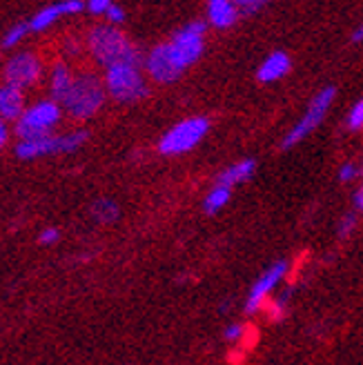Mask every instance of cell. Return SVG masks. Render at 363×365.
Listing matches in <instances>:
<instances>
[{
	"instance_id": "d4e9b609",
	"label": "cell",
	"mask_w": 363,
	"mask_h": 365,
	"mask_svg": "<svg viewBox=\"0 0 363 365\" xmlns=\"http://www.w3.org/2000/svg\"><path fill=\"white\" fill-rule=\"evenodd\" d=\"M243 325H239V323H232V325H227L225 327V341H232V343H237V341H241L243 339Z\"/></svg>"
},
{
	"instance_id": "5b68a950",
	"label": "cell",
	"mask_w": 363,
	"mask_h": 365,
	"mask_svg": "<svg viewBox=\"0 0 363 365\" xmlns=\"http://www.w3.org/2000/svg\"><path fill=\"white\" fill-rule=\"evenodd\" d=\"M61 120V105L56 101H39L25 109V114L16 123V134L21 140L49 136V132Z\"/></svg>"
},
{
	"instance_id": "44dd1931",
	"label": "cell",
	"mask_w": 363,
	"mask_h": 365,
	"mask_svg": "<svg viewBox=\"0 0 363 365\" xmlns=\"http://www.w3.org/2000/svg\"><path fill=\"white\" fill-rule=\"evenodd\" d=\"M29 31H31V29H29V23H16V25L5 34L3 47H14L16 43H21Z\"/></svg>"
},
{
	"instance_id": "7c38bea8",
	"label": "cell",
	"mask_w": 363,
	"mask_h": 365,
	"mask_svg": "<svg viewBox=\"0 0 363 365\" xmlns=\"http://www.w3.org/2000/svg\"><path fill=\"white\" fill-rule=\"evenodd\" d=\"M85 5L81 3V0H67V3L43 7L39 14H34V18L29 21V29L31 31H43V29H47V27H51L53 23H56L61 16H65V14H76Z\"/></svg>"
},
{
	"instance_id": "5bb4252c",
	"label": "cell",
	"mask_w": 363,
	"mask_h": 365,
	"mask_svg": "<svg viewBox=\"0 0 363 365\" xmlns=\"http://www.w3.org/2000/svg\"><path fill=\"white\" fill-rule=\"evenodd\" d=\"M239 7L237 3H230V0H210L208 3V21L216 29H227L239 21Z\"/></svg>"
},
{
	"instance_id": "ac0fdd59",
	"label": "cell",
	"mask_w": 363,
	"mask_h": 365,
	"mask_svg": "<svg viewBox=\"0 0 363 365\" xmlns=\"http://www.w3.org/2000/svg\"><path fill=\"white\" fill-rule=\"evenodd\" d=\"M227 200H230V190L223 187V185H216L208 192L205 200H203V210L208 214H216V212H221L225 205H227Z\"/></svg>"
},
{
	"instance_id": "ffe728a7",
	"label": "cell",
	"mask_w": 363,
	"mask_h": 365,
	"mask_svg": "<svg viewBox=\"0 0 363 365\" xmlns=\"http://www.w3.org/2000/svg\"><path fill=\"white\" fill-rule=\"evenodd\" d=\"M85 140H87V132L85 130H76V132H69V134L61 136V154L76 152L78 148H83Z\"/></svg>"
},
{
	"instance_id": "4fadbf2b",
	"label": "cell",
	"mask_w": 363,
	"mask_h": 365,
	"mask_svg": "<svg viewBox=\"0 0 363 365\" xmlns=\"http://www.w3.org/2000/svg\"><path fill=\"white\" fill-rule=\"evenodd\" d=\"M25 114V96L23 89L5 83L0 87V118L3 120H16Z\"/></svg>"
},
{
	"instance_id": "cb8c5ba5",
	"label": "cell",
	"mask_w": 363,
	"mask_h": 365,
	"mask_svg": "<svg viewBox=\"0 0 363 365\" xmlns=\"http://www.w3.org/2000/svg\"><path fill=\"white\" fill-rule=\"evenodd\" d=\"M105 18L110 21V25L116 27V25H121V23L125 21V11H123V7H118V5L112 3V7L107 9V14H105Z\"/></svg>"
},
{
	"instance_id": "e0dca14e",
	"label": "cell",
	"mask_w": 363,
	"mask_h": 365,
	"mask_svg": "<svg viewBox=\"0 0 363 365\" xmlns=\"http://www.w3.org/2000/svg\"><path fill=\"white\" fill-rule=\"evenodd\" d=\"M254 168H257V163H254L252 158H245V160H239L234 163V165H230L225 172L219 174V178H216V185H223V187H232V185H239V182H245L252 174H254Z\"/></svg>"
},
{
	"instance_id": "4316f807",
	"label": "cell",
	"mask_w": 363,
	"mask_h": 365,
	"mask_svg": "<svg viewBox=\"0 0 363 365\" xmlns=\"http://www.w3.org/2000/svg\"><path fill=\"white\" fill-rule=\"evenodd\" d=\"M61 239V232L56 227H45L41 232V243L43 245H51V243H56Z\"/></svg>"
},
{
	"instance_id": "83f0119b",
	"label": "cell",
	"mask_w": 363,
	"mask_h": 365,
	"mask_svg": "<svg viewBox=\"0 0 363 365\" xmlns=\"http://www.w3.org/2000/svg\"><path fill=\"white\" fill-rule=\"evenodd\" d=\"M237 7L241 14H254L263 7V3H257V0H241V3H237Z\"/></svg>"
},
{
	"instance_id": "603a6c76",
	"label": "cell",
	"mask_w": 363,
	"mask_h": 365,
	"mask_svg": "<svg viewBox=\"0 0 363 365\" xmlns=\"http://www.w3.org/2000/svg\"><path fill=\"white\" fill-rule=\"evenodd\" d=\"M290 294H292V289L287 287V289L283 292V294H281L275 303H272V307H270V309H272V312H270V317H272V319H281V314L285 312V305H287Z\"/></svg>"
},
{
	"instance_id": "8992f818",
	"label": "cell",
	"mask_w": 363,
	"mask_h": 365,
	"mask_svg": "<svg viewBox=\"0 0 363 365\" xmlns=\"http://www.w3.org/2000/svg\"><path fill=\"white\" fill-rule=\"evenodd\" d=\"M165 45L172 53L174 63L185 71L190 65H194L201 58V53L205 49V25L198 21L188 23L185 27H180L172 36V41Z\"/></svg>"
},
{
	"instance_id": "f546056e",
	"label": "cell",
	"mask_w": 363,
	"mask_h": 365,
	"mask_svg": "<svg viewBox=\"0 0 363 365\" xmlns=\"http://www.w3.org/2000/svg\"><path fill=\"white\" fill-rule=\"evenodd\" d=\"M7 140H9V130H7V123H5L3 118H0V150L5 148Z\"/></svg>"
},
{
	"instance_id": "8fae6325",
	"label": "cell",
	"mask_w": 363,
	"mask_h": 365,
	"mask_svg": "<svg viewBox=\"0 0 363 365\" xmlns=\"http://www.w3.org/2000/svg\"><path fill=\"white\" fill-rule=\"evenodd\" d=\"M49 154H61V136H39V138H29L21 140L16 145V156L23 160H34L41 156Z\"/></svg>"
},
{
	"instance_id": "7a4b0ae2",
	"label": "cell",
	"mask_w": 363,
	"mask_h": 365,
	"mask_svg": "<svg viewBox=\"0 0 363 365\" xmlns=\"http://www.w3.org/2000/svg\"><path fill=\"white\" fill-rule=\"evenodd\" d=\"M105 83H101L98 76L94 74H81L74 78L69 94L61 103L65 107V112L71 114L74 118H89L94 116L105 103Z\"/></svg>"
},
{
	"instance_id": "7402d4cb",
	"label": "cell",
	"mask_w": 363,
	"mask_h": 365,
	"mask_svg": "<svg viewBox=\"0 0 363 365\" xmlns=\"http://www.w3.org/2000/svg\"><path fill=\"white\" fill-rule=\"evenodd\" d=\"M348 127L354 132V130H361L363 127V98L359 103H354V107L350 109L348 114Z\"/></svg>"
},
{
	"instance_id": "277c9868",
	"label": "cell",
	"mask_w": 363,
	"mask_h": 365,
	"mask_svg": "<svg viewBox=\"0 0 363 365\" xmlns=\"http://www.w3.org/2000/svg\"><path fill=\"white\" fill-rule=\"evenodd\" d=\"M208 130H210V120L203 116H192V118L180 120L172 130L163 134V138L158 140V152L168 156L185 154L205 138Z\"/></svg>"
},
{
	"instance_id": "1f68e13d",
	"label": "cell",
	"mask_w": 363,
	"mask_h": 365,
	"mask_svg": "<svg viewBox=\"0 0 363 365\" xmlns=\"http://www.w3.org/2000/svg\"><path fill=\"white\" fill-rule=\"evenodd\" d=\"M352 43H363V23L352 31Z\"/></svg>"
},
{
	"instance_id": "52a82bcc",
	"label": "cell",
	"mask_w": 363,
	"mask_h": 365,
	"mask_svg": "<svg viewBox=\"0 0 363 365\" xmlns=\"http://www.w3.org/2000/svg\"><path fill=\"white\" fill-rule=\"evenodd\" d=\"M332 101H334V87L321 89L319 94L310 101V105H307V109H305V114L301 116V120L283 138V148H292V145L301 143L312 130H317L319 123L323 120V116L328 114Z\"/></svg>"
},
{
	"instance_id": "d6986e66",
	"label": "cell",
	"mask_w": 363,
	"mask_h": 365,
	"mask_svg": "<svg viewBox=\"0 0 363 365\" xmlns=\"http://www.w3.org/2000/svg\"><path fill=\"white\" fill-rule=\"evenodd\" d=\"M92 216L96 218L98 223H112L118 218V205L110 198H101L92 205Z\"/></svg>"
},
{
	"instance_id": "9a60e30c",
	"label": "cell",
	"mask_w": 363,
	"mask_h": 365,
	"mask_svg": "<svg viewBox=\"0 0 363 365\" xmlns=\"http://www.w3.org/2000/svg\"><path fill=\"white\" fill-rule=\"evenodd\" d=\"M290 67H292V61L285 51H272L270 56L261 63V67L257 69V78L261 83H275L279 78H283Z\"/></svg>"
},
{
	"instance_id": "30bf717a",
	"label": "cell",
	"mask_w": 363,
	"mask_h": 365,
	"mask_svg": "<svg viewBox=\"0 0 363 365\" xmlns=\"http://www.w3.org/2000/svg\"><path fill=\"white\" fill-rule=\"evenodd\" d=\"M145 71H148L150 78H154L156 83H174L180 74H183V69L174 63L165 43L156 45L148 53V58H145Z\"/></svg>"
},
{
	"instance_id": "3957f363",
	"label": "cell",
	"mask_w": 363,
	"mask_h": 365,
	"mask_svg": "<svg viewBox=\"0 0 363 365\" xmlns=\"http://www.w3.org/2000/svg\"><path fill=\"white\" fill-rule=\"evenodd\" d=\"M105 89L112 98L121 103H132L148 96V85L140 74V67L132 63H121L105 69Z\"/></svg>"
},
{
	"instance_id": "4dcf8cb0",
	"label": "cell",
	"mask_w": 363,
	"mask_h": 365,
	"mask_svg": "<svg viewBox=\"0 0 363 365\" xmlns=\"http://www.w3.org/2000/svg\"><path fill=\"white\" fill-rule=\"evenodd\" d=\"M352 227H354V216H348L346 221H343V225H341V234L348 236L352 232Z\"/></svg>"
},
{
	"instance_id": "2e32d148",
	"label": "cell",
	"mask_w": 363,
	"mask_h": 365,
	"mask_svg": "<svg viewBox=\"0 0 363 365\" xmlns=\"http://www.w3.org/2000/svg\"><path fill=\"white\" fill-rule=\"evenodd\" d=\"M74 74L65 63H58L56 67L51 69V81H49V91H51V101L63 103L65 96L69 94L71 85H74Z\"/></svg>"
},
{
	"instance_id": "9c48e42d",
	"label": "cell",
	"mask_w": 363,
	"mask_h": 365,
	"mask_svg": "<svg viewBox=\"0 0 363 365\" xmlns=\"http://www.w3.org/2000/svg\"><path fill=\"white\" fill-rule=\"evenodd\" d=\"M41 61L36 53L31 51H21V53H16V56H11L5 65V81L9 85H16V87H29L34 85L36 81L41 78Z\"/></svg>"
},
{
	"instance_id": "f1b7e54d",
	"label": "cell",
	"mask_w": 363,
	"mask_h": 365,
	"mask_svg": "<svg viewBox=\"0 0 363 365\" xmlns=\"http://www.w3.org/2000/svg\"><path fill=\"white\" fill-rule=\"evenodd\" d=\"M354 176H357V168L352 165V163H348V165H343L341 172H339V178H341V180H346V182L352 180Z\"/></svg>"
},
{
	"instance_id": "484cf974",
	"label": "cell",
	"mask_w": 363,
	"mask_h": 365,
	"mask_svg": "<svg viewBox=\"0 0 363 365\" xmlns=\"http://www.w3.org/2000/svg\"><path fill=\"white\" fill-rule=\"evenodd\" d=\"M110 7H112L110 0H92V3H87V9L92 14H96V16H105Z\"/></svg>"
},
{
	"instance_id": "ba28073f",
	"label": "cell",
	"mask_w": 363,
	"mask_h": 365,
	"mask_svg": "<svg viewBox=\"0 0 363 365\" xmlns=\"http://www.w3.org/2000/svg\"><path fill=\"white\" fill-rule=\"evenodd\" d=\"M287 274V263L285 261H277L275 265H270L261 277L257 279V283L252 285L250 294H247V301H245V312L247 314H254L259 312L263 307V303L267 301V297L279 287V283L283 281V277Z\"/></svg>"
},
{
	"instance_id": "6da1fadb",
	"label": "cell",
	"mask_w": 363,
	"mask_h": 365,
	"mask_svg": "<svg viewBox=\"0 0 363 365\" xmlns=\"http://www.w3.org/2000/svg\"><path fill=\"white\" fill-rule=\"evenodd\" d=\"M89 51L92 56L107 69V67H114L121 63H132L138 65L140 56L136 47L130 43V38L114 25H98L89 31V38H87Z\"/></svg>"
},
{
	"instance_id": "d6a6232c",
	"label": "cell",
	"mask_w": 363,
	"mask_h": 365,
	"mask_svg": "<svg viewBox=\"0 0 363 365\" xmlns=\"http://www.w3.org/2000/svg\"><path fill=\"white\" fill-rule=\"evenodd\" d=\"M357 205H359V210L363 212V187H361L359 194H357Z\"/></svg>"
}]
</instances>
